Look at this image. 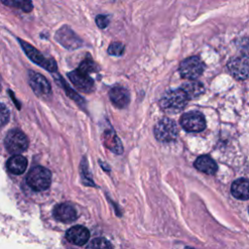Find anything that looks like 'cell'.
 <instances>
[{"mask_svg": "<svg viewBox=\"0 0 249 249\" xmlns=\"http://www.w3.org/2000/svg\"><path fill=\"white\" fill-rule=\"evenodd\" d=\"M195 166L197 170L203 173H206L208 175H212L216 173L218 169V166L214 161V160H212V158L206 155L198 157L195 161Z\"/></svg>", "mask_w": 249, "mask_h": 249, "instance_id": "cell-16", "label": "cell"}, {"mask_svg": "<svg viewBox=\"0 0 249 249\" xmlns=\"http://www.w3.org/2000/svg\"><path fill=\"white\" fill-rule=\"evenodd\" d=\"M78 69L86 74H90V73H93V72H96L98 71V66L97 64L90 58V57H88V58H85L81 63L80 65L78 66Z\"/></svg>", "mask_w": 249, "mask_h": 249, "instance_id": "cell-21", "label": "cell"}, {"mask_svg": "<svg viewBox=\"0 0 249 249\" xmlns=\"http://www.w3.org/2000/svg\"><path fill=\"white\" fill-rule=\"evenodd\" d=\"M53 216L60 222L69 223L77 219V212L70 203H60L53 209Z\"/></svg>", "mask_w": 249, "mask_h": 249, "instance_id": "cell-14", "label": "cell"}, {"mask_svg": "<svg viewBox=\"0 0 249 249\" xmlns=\"http://www.w3.org/2000/svg\"><path fill=\"white\" fill-rule=\"evenodd\" d=\"M109 97H110V100L112 101V103L118 108L126 107L130 100V95H129L128 90L120 85L114 86L110 89Z\"/></svg>", "mask_w": 249, "mask_h": 249, "instance_id": "cell-12", "label": "cell"}, {"mask_svg": "<svg viewBox=\"0 0 249 249\" xmlns=\"http://www.w3.org/2000/svg\"><path fill=\"white\" fill-rule=\"evenodd\" d=\"M4 144L8 152L17 155L27 149L28 139L22 131L18 129H12L7 133Z\"/></svg>", "mask_w": 249, "mask_h": 249, "instance_id": "cell-6", "label": "cell"}, {"mask_svg": "<svg viewBox=\"0 0 249 249\" xmlns=\"http://www.w3.org/2000/svg\"><path fill=\"white\" fill-rule=\"evenodd\" d=\"M95 23L99 28L104 29L109 24V18L106 15H97L95 18Z\"/></svg>", "mask_w": 249, "mask_h": 249, "instance_id": "cell-25", "label": "cell"}, {"mask_svg": "<svg viewBox=\"0 0 249 249\" xmlns=\"http://www.w3.org/2000/svg\"><path fill=\"white\" fill-rule=\"evenodd\" d=\"M181 89L185 91L189 99L196 98L204 92V87L200 82L196 80H190L187 83H184Z\"/></svg>", "mask_w": 249, "mask_h": 249, "instance_id": "cell-18", "label": "cell"}, {"mask_svg": "<svg viewBox=\"0 0 249 249\" xmlns=\"http://www.w3.org/2000/svg\"><path fill=\"white\" fill-rule=\"evenodd\" d=\"M188 100L189 97L182 89H172L167 90L161 96L160 100V105L163 111L176 114L185 108Z\"/></svg>", "mask_w": 249, "mask_h": 249, "instance_id": "cell-1", "label": "cell"}, {"mask_svg": "<svg viewBox=\"0 0 249 249\" xmlns=\"http://www.w3.org/2000/svg\"><path fill=\"white\" fill-rule=\"evenodd\" d=\"M7 167L14 174H21L27 167V160L20 155H15L9 159Z\"/></svg>", "mask_w": 249, "mask_h": 249, "instance_id": "cell-17", "label": "cell"}, {"mask_svg": "<svg viewBox=\"0 0 249 249\" xmlns=\"http://www.w3.org/2000/svg\"><path fill=\"white\" fill-rule=\"evenodd\" d=\"M70 82L81 91L90 92L93 89V80L89 74L80 71L78 68L67 73Z\"/></svg>", "mask_w": 249, "mask_h": 249, "instance_id": "cell-11", "label": "cell"}, {"mask_svg": "<svg viewBox=\"0 0 249 249\" xmlns=\"http://www.w3.org/2000/svg\"><path fill=\"white\" fill-rule=\"evenodd\" d=\"M124 45L121 42H112L108 49H107V53L109 55H112V56H121L124 53Z\"/></svg>", "mask_w": 249, "mask_h": 249, "instance_id": "cell-23", "label": "cell"}, {"mask_svg": "<svg viewBox=\"0 0 249 249\" xmlns=\"http://www.w3.org/2000/svg\"><path fill=\"white\" fill-rule=\"evenodd\" d=\"M18 41L22 49V51L25 53L26 56L33 61L35 64L39 65L40 67L46 69L49 72H55L57 69V64L55 60L52 57H46L43 55L41 52H39L35 47L30 45L29 43L23 41L22 39L18 38Z\"/></svg>", "mask_w": 249, "mask_h": 249, "instance_id": "cell-2", "label": "cell"}, {"mask_svg": "<svg viewBox=\"0 0 249 249\" xmlns=\"http://www.w3.org/2000/svg\"><path fill=\"white\" fill-rule=\"evenodd\" d=\"M154 132L156 138L162 142L172 141L178 135L176 124L168 118H163L160 121H159L155 126Z\"/></svg>", "mask_w": 249, "mask_h": 249, "instance_id": "cell-7", "label": "cell"}, {"mask_svg": "<svg viewBox=\"0 0 249 249\" xmlns=\"http://www.w3.org/2000/svg\"><path fill=\"white\" fill-rule=\"evenodd\" d=\"M8 119H9V111L6 108V106L2 103L1 104V123H2V125H4L8 122Z\"/></svg>", "mask_w": 249, "mask_h": 249, "instance_id": "cell-26", "label": "cell"}, {"mask_svg": "<svg viewBox=\"0 0 249 249\" xmlns=\"http://www.w3.org/2000/svg\"><path fill=\"white\" fill-rule=\"evenodd\" d=\"M52 181V174L49 169L43 166L33 167L26 176L27 185L36 192L47 190Z\"/></svg>", "mask_w": 249, "mask_h": 249, "instance_id": "cell-3", "label": "cell"}, {"mask_svg": "<svg viewBox=\"0 0 249 249\" xmlns=\"http://www.w3.org/2000/svg\"><path fill=\"white\" fill-rule=\"evenodd\" d=\"M89 237V230L79 225L70 228L66 232L67 240L78 246L85 245L88 242Z\"/></svg>", "mask_w": 249, "mask_h": 249, "instance_id": "cell-13", "label": "cell"}, {"mask_svg": "<svg viewBox=\"0 0 249 249\" xmlns=\"http://www.w3.org/2000/svg\"><path fill=\"white\" fill-rule=\"evenodd\" d=\"M54 39L59 45L70 51L79 49L83 45L82 39L66 24L57 29L54 34Z\"/></svg>", "mask_w": 249, "mask_h": 249, "instance_id": "cell-5", "label": "cell"}, {"mask_svg": "<svg viewBox=\"0 0 249 249\" xmlns=\"http://www.w3.org/2000/svg\"><path fill=\"white\" fill-rule=\"evenodd\" d=\"M5 6L19 9L24 13H30L33 10L32 0H1Z\"/></svg>", "mask_w": 249, "mask_h": 249, "instance_id": "cell-19", "label": "cell"}, {"mask_svg": "<svg viewBox=\"0 0 249 249\" xmlns=\"http://www.w3.org/2000/svg\"><path fill=\"white\" fill-rule=\"evenodd\" d=\"M229 72L236 80H245L249 77V57L238 55L231 58L227 64Z\"/></svg>", "mask_w": 249, "mask_h": 249, "instance_id": "cell-10", "label": "cell"}, {"mask_svg": "<svg viewBox=\"0 0 249 249\" xmlns=\"http://www.w3.org/2000/svg\"><path fill=\"white\" fill-rule=\"evenodd\" d=\"M103 140H104L105 145L110 150H112L115 153H122L123 147L121 145V142H120L119 138L117 137V135L113 131H107L106 133H104Z\"/></svg>", "mask_w": 249, "mask_h": 249, "instance_id": "cell-20", "label": "cell"}, {"mask_svg": "<svg viewBox=\"0 0 249 249\" xmlns=\"http://www.w3.org/2000/svg\"><path fill=\"white\" fill-rule=\"evenodd\" d=\"M86 249H113L111 243L102 238V237H97L92 239L86 247Z\"/></svg>", "mask_w": 249, "mask_h": 249, "instance_id": "cell-22", "label": "cell"}, {"mask_svg": "<svg viewBox=\"0 0 249 249\" xmlns=\"http://www.w3.org/2000/svg\"><path fill=\"white\" fill-rule=\"evenodd\" d=\"M28 82L33 89L34 93L43 98H47L52 94V88L50 82L42 74L29 70L28 71Z\"/></svg>", "mask_w": 249, "mask_h": 249, "instance_id": "cell-8", "label": "cell"}, {"mask_svg": "<svg viewBox=\"0 0 249 249\" xmlns=\"http://www.w3.org/2000/svg\"><path fill=\"white\" fill-rule=\"evenodd\" d=\"M204 70V64L198 56H190L185 58L179 64V74L182 78L187 80L197 79Z\"/></svg>", "mask_w": 249, "mask_h": 249, "instance_id": "cell-4", "label": "cell"}, {"mask_svg": "<svg viewBox=\"0 0 249 249\" xmlns=\"http://www.w3.org/2000/svg\"><path fill=\"white\" fill-rule=\"evenodd\" d=\"M180 124L187 131L199 132L205 128L206 123L203 115L200 112L191 111L182 115Z\"/></svg>", "mask_w": 249, "mask_h": 249, "instance_id": "cell-9", "label": "cell"}, {"mask_svg": "<svg viewBox=\"0 0 249 249\" xmlns=\"http://www.w3.org/2000/svg\"><path fill=\"white\" fill-rule=\"evenodd\" d=\"M231 195L241 200L249 199V180L245 178H239L231 184Z\"/></svg>", "mask_w": 249, "mask_h": 249, "instance_id": "cell-15", "label": "cell"}, {"mask_svg": "<svg viewBox=\"0 0 249 249\" xmlns=\"http://www.w3.org/2000/svg\"><path fill=\"white\" fill-rule=\"evenodd\" d=\"M60 82H61V85H63V88H64V89H65V91H66V93H67V95L69 96V97H71L73 100H75L77 103H83L84 102V100H83V98L78 94V93H76L66 83H65V81L62 79V78H60Z\"/></svg>", "mask_w": 249, "mask_h": 249, "instance_id": "cell-24", "label": "cell"}]
</instances>
